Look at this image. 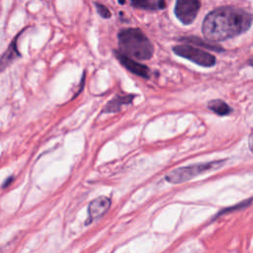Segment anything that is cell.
<instances>
[{
    "mask_svg": "<svg viewBox=\"0 0 253 253\" xmlns=\"http://www.w3.org/2000/svg\"><path fill=\"white\" fill-rule=\"evenodd\" d=\"M116 57L118 58V60L122 63L123 66H125L127 70H129L130 72L134 73L137 76L143 77V78H149L150 76V70L146 65H143L141 63L136 62L134 59H132L131 57L122 53L120 50H115L114 51Z\"/></svg>",
    "mask_w": 253,
    "mask_h": 253,
    "instance_id": "cell-6",
    "label": "cell"
},
{
    "mask_svg": "<svg viewBox=\"0 0 253 253\" xmlns=\"http://www.w3.org/2000/svg\"><path fill=\"white\" fill-rule=\"evenodd\" d=\"M201 8V0H176L174 14L184 25L192 24Z\"/></svg>",
    "mask_w": 253,
    "mask_h": 253,
    "instance_id": "cell-5",
    "label": "cell"
},
{
    "mask_svg": "<svg viewBox=\"0 0 253 253\" xmlns=\"http://www.w3.org/2000/svg\"><path fill=\"white\" fill-rule=\"evenodd\" d=\"M247 63L250 65V66H253V55L248 59V61H247Z\"/></svg>",
    "mask_w": 253,
    "mask_h": 253,
    "instance_id": "cell-16",
    "label": "cell"
},
{
    "mask_svg": "<svg viewBox=\"0 0 253 253\" xmlns=\"http://www.w3.org/2000/svg\"><path fill=\"white\" fill-rule=\"evenodd\" d=\"M20 34L14 39V41L11 42V44L9 45L8 49L6 50V52L3 54L2 56V59H1V66H2V69H4L5 66H7L12 60H14L16 57H19L20 56V53L18 52V49H17V40L19 38Z\"/></svg>",
    "mask_w": 253,
    "mask_h": 253,
    "instance_id": "cell-10",
    "label": "cell"
},
{
    "mask_svg": "<svg viewBox=\"0 0 253 253\" xmlns=\"http://www.w3.org/2000/svg\"><path fill=\"white\" fill-rule=\"evenodd\" d=\"M94 6H95V8H96L98 14H99L101 17H103V18H105V19L111 18L112 14H111V12L109 11V9H108L106 6H104L103 4H100V3H98V2H95V3H94Z\"/></svg>",
    "mask_w": 253,
    "mask_h": 253,
    "instance_id": "cell-14",
    "label": "cell"
},
{
    "mask_svg": "<svg viewBox=\"0 0 253 253\" xmlns=\"http://www.w3.org/2000/svg\"><path fill=\"white\" fill-rule=\"evenodd\" d=\"M118 43L122 53L138 60L150 59L154 52L151 42L136 28L120 31L118 34Z\"/></svg>",
    "mask_w": 253,
    "mask_h": 253,
    "instance_id": "cell-2",
    "label": "cell"
},
{
    "mask_svg": "<svg viewBox=\"0 0 253 253\" xmlns=\"http://www.w3.org/2000/svg\"><path fill=\"white\" fill-rule=\"evenodd\" d=\"M180 41L182 42H191V43H194L196 45H200V46H203V47H206V48H209V49H211V50H215V51H223V49L216 45V44H213V43H210V42H204L202 41L201 39L197 38V37H187V38H181Z\"/></svg>",
    "mask_w": 253,
    "mask_h": 253,
    "instance_id": "cell-12",
    "label": "cell"
},
{
    "mask_svg": "<svg viewBox=\"0 0 253 253\" xmlns=\"http://www.w3.org/2000/svg\"><path fill=\"white\" fill-rule=\"evenodd\" d=\"M251 24L250 13L241 8L224 6L212 10L205 17L202 32L209 42H222L245 33Z\"/></svg>",
    "mask_w": 253,
    "mask_h": 253,
    "instance_id": "cell-1",
    "label": "cell"
},
{
    "mask_svg": "<svg viewBox=\"0 0 253 253\" xmlns=\"http://www.w3.org/2000/svg\"><path fill=\"white\" fill-rule=\"evenodd\" d=\"M132 7L147 11L163 10L166 7L165 0H130Z\"/></svg>",
    "mask_w": 253,
    "mask_h": 253,
    "instance_id": "cell-9",
    "label": "cell"
},
{
    "mask_svg": "<svg viewBox=\"0 0 253 253\" xmlns=\"http://www.w3.org/2000/svg\"><path fill=\"white\" fill-rule=\"evenodd\" d=\"M111 200L107 197H99L93 200L88 207V218L85 224H89L92 221L102 217L110 209Z\"/></svg>",
    "mask_w": 253,
    "mask_h": 253,
    "instance_id": "cell-7",
    "label": "cell"
},
{
    "mask_svg": "<svg viewBox=\"0 0 253 253\" xmlns=\"http://www.w3.org/2000/svg\"><path fill=\"white\" fill-rule=\"evenodd\" d=\"M252 202H253V198H250V199L245 200V201H243V202H241V203H239V204H237V205H235V206H233V207H231V208L224 209V210L220 211L215 215V217H217V216H219V215H221V214L227 213V212H229V211H236V210H240V209L246 208V207H248Z\"/></svg>",
    "mask_w": 253,
    "mask_h": 253,
    "instance_id": "cell-13",
    "label": "cell"
},
{
    "mask_svg": "<svg viewBox=\"0 0 253 253\" xmlns=\"http://www.w3.org/2000/svg\"><path fill=\"white\" fill-rule=\"evenodd\" d=\"M119 1V3H121V4H125V0H118Z\"/></svg>",
    "mask_w": 253,
    "mask_h": 253,
    "instance_id": "cell-17",
    "label": "cell"
},
{
    "mask_svg": "<svg viewBox=\"0 0 253 253\" xmlns=\"http://www.w3.org/2000/svg\"><path fill=\"white\" fill-rule=\"evenodd\" d=\"M208 108L218 116H226L231 113L232 109L222 100H211L208 104Z\"/></svg>",
    "mask_w": 253,
    "mask_h": 253,
    "instance_id": "cell-11",
    "label": "cell"
},
{
    "mask_svg": "<svg viewBox=\"0 0 253 253\" xmlns=\"http://www.w3.org/2000/svg\"><path fill=\"white\" fill-rule=\"evenodd\" d=\"M174 53L177 55L184 57L198 65L204 67H211L215 64L214 55L210 52L201 49L199 47H195L190 44H179L173 47Z\"/></svg>",
    "mask_w": 253,
    "mask_h": 253,
    "instance_id": "cell-4",
    "label": "cell"
},
{
    "mask_svg": "<svg viewBox=\"0 0 253 253\" xmlns=\"http://www.w3.org/2000/svg\"><path fill=\"white\" fill-rule=\"evenodd\" d=\"M12 180H13V176H11V177H9V179H6V180H5V182H4V184H3V186H2V187H3V188H6V187H7V186H8V185H9V184H10V183H11V181H12Z\"/></svg>",
    "mask_w": 253,
    "mask_h": 253,
    "instance_id": "cell-15",
    "label": "cell"
},
{
    "mask_svg": "<svg viewBox=\"0 0 253 253\" xmlns=\"http://www.w3.org/2000/svg\"><path fill=\"white\" fill-rule=\"evenodd\" d=\"M225 161H226L225 159H220V160H213L210 162H203V163L193 164L190 166L180 167V168L174 169L169 174H167L165 179L169 183H174V184L183 183L193 179L194 177L200 174L221 167Z\"/></svg>",
    "mask_w": 253,
    "mask_h": 253,
    "instance_id": "cell-3",
    "label": "cell"
},
{
    "mask_svg": "<svg viewBox=\"0 0 253 253\" xmlns=\"http://www.w3.org/2000/svg\"><path fill=\"white\" fill-rule=\"evenodd\" d=\"M135 97L134 94H129L126 96H120L117 95L113 100H111L103 109V113H115L119 112L122 108V106L130 104L133 98Z\"/></svg>",
    "mask_w": 253,
    "mask_h": 253,
    "instance_id": "cell-8",
    "label": "cell"
}]
</instances>
